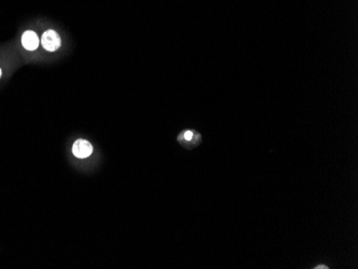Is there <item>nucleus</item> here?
Segmentation results:
<instances>
[{"instance_id": "nucleus-1", "label": "nucleus", "mask_w": 358, "mask_h": 269, "mask_svg": "<svg viewBox=\"0 0 358 269\" xmlns=\"http://www.w3.org/2000/svg\"><path fill=\"white\" fill-rule=\"evenodd\" d=\"M41 44L45 50L48 52H56L61 46V38L60 36L53 29H48L45 31L41 38Z\"/></svg>"}, {"instance_id": "nucleus-2", "label": "nucleus", "mask_w": 358, "mask_h": 269, "mask_svg": "<svg viewBox=\"0 0 358 269\" xmlns=\"http://www.w3.org/2000/svg\"><path fill=\"white\" fill-rule=\"evenodd\" d=\"M94 147L93 145L90 144L86 139H77L75 143L73 144L72 147V153L76 158L79 159H85L93 154Z\"/></svg>"}, {"instance_id": "nucleus-3", "label": "nucleus", "mask_w": 358, "mask_h": 269, "mask_svg": "<svg viewBox=\"0 0 358 269\" xmlns=\"http://www.w3.org/2000/svg\"><path fill=\"white\" fill-rule=\"evenodd\" d=\"M22 45L27 50H36L40 45V39L37 33L32 30H27L22 36Z\"/></svg>"}, {"instance_id": "nucleus-4", "label": "nucleus", "mask_w": 358, "mask_h": 269, "mask_svg": "<svg viewBox=\"0 0 358 269\" xmlns=\"http://www.w3.org/2000/svg\"><path fill=\"white\" fill-rule=\"evenodd\" d=\"M178 141L185 142L191 145V146H196V145L201 143L202 137L200 135V133H197L193 130H186L181 135H179Z\"/></svg>"}, {"instance_id": "nucleus-5", "label": "nucleus", "mask_w": 358, "mask_h": 269, "mask_svg": "<svg viewBox=\"0 0 358 269\" xmlns=\"http://www.w3.org/2000/svg\"><path fill=\"white\" fill-rule=\"evenodd\" d=\"M314 268H328L326 265H317L316 267H314Z\"/></svg>"}, {"instance_id": "nucleus-6", "label": "nucleus", "mask_w": 358, "mask_h": 269, "mask_svg": "<svg viewBox=\"0 0 358 269\" xmlns=\"http://www.w3.org/2000/svg\"><path fill=\"white\" fill-rule=\"evenodd\" d=\"M1 75H2V71H1V69H0V78H1Z\"/></svg>"}]
</instances>
